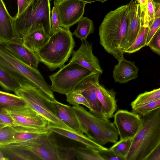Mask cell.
<instances>
[{"instance_id": "obj_30", "label": "cell", "mask_w": 160, "mask_h": 160, "mask_svg": "<svg viewBox=\"0 0 160 160\" xmlns=\"http://www.w3.org/2000/svg\"><path fill=\"white\" fill-rule=\"evenodd\" d=\"M0 85L3 90L8 91L14 92L21 87L9 74L0 68Z\"/></svg>"}, {"instance_id": "obj_13", "label": "cell", "mask_w": 160, "mask_h": 160, "mask_svg": "<svg viewBox=\"0 0 160 160\" xmlns=\"http://www.w3.org/2000/svg\"><path fill=\"white\" fill-rule=\"evenodd\" d=\"M113 117L120 140L134 138L142 127L141 117L132 112L119 110Z\"/></svg>"}, {"instance_id": "obj_25", "label": "cell", "mask_w": 160, "mask_h": 160, "mask_svg": "<svg viewBox=\"0 0 160 160\" xmlns=\"http://www.w3.org/2000/svg\"><path fill=\"white\" fill-rule=\"evenodd\" d=\"M27 105L26 101L21 97L16 94L0 91V108H15Z\"/></svg>"}, {"instance_id": "obj_37", "label": "cell", "mask_w": 160, "mask_h": 160, "mask_svg": "<svg viewBox=\"0 0 160 160\" xmlns=\"http://www.w3.org/2000/svg\"><path fill=\"white\" fill-rule=\"evenodd\" d=\"M13 119L4 108H0V128L8 126H13Z\"/></svg>"}, {"instance_id": "obj_39", "label": "cell", "mask_w": 160, "mask_h": 160, "mask_svg": "<svg viewBox=\"0 0 160 160\" xmlns=\"http://www.w3.org/2000/svg\"><path fill=\"white\" fill-rule=\"evenodd\" d=\"M149 29L146 42V46L160 28V17L155 18L154 21L149 26Z\"/></svg>"}, {"instance_id": "obj_29", "label": "cell", "mask_w": 160, "mask_h": 160, "mask_svg": "<svg viewBox=\"0 0 160 160\" xmlns=\"http://www.w3.org/2000/svg\"><path fill=\"white\" fill-rule=\"evenodd\" d=\"M75 148L74 153L78 160H103L98 151L88 146Z\"/></svg>"}, {"instance_id": "obj_1", "label": "cell", "mask_w": 160, "mask_h": 160, "mask_svg": "<svg viewBox=\"0 0 160 160\" xmlns=\"http://www.w3.org/2000/svg\"><path fill=\"white\" fill-rule=\"evenodd\" d=\"M128 13V4L111 11L105 16L99 28L100 44L118 61L124 57L120 45L127 32Z\"/></svg>"}, {"instance_id": "obj_3", "label": "cell", "mask_w": 160, "mask_h": 160, "mask_svg": "<svg viewBox=\"0 0 160 160\" xmlns=\"http://www.w3.org/2000/svg\"><path fill=\"white\" fill-rule=\"evenodd\" d=\"M141 117L142 127L133 138L125 160H145L160 142V108Z\"/></svg>"}, {"instance_id": "obj_46", "label": "cell", "mask_w": 160, "mask_h": 160, "mask_svg": "<svg viewBox=\"0 0 160 160\" xmlns=\"http://www.w3.org/2000/svg\"><path fill=\"white\" fill-rule=\"evenodd\" d=\"M156 4L157 8H158L160 5V0H152Z\"/></svg>"}, {"instance_id": "obj_27", "label": "cell", "mask_w": 160, "mask_h": 160, "mask_svg": "<svg viewBox=\"0 0 160 160\" xmlns=\"http://www.w3.org/2000/svg\"><path fill=\"white\" fill-rule=\"evenodd\" d=\"M160 99V88L139 94L131 103L132 109L137 108L150 102Z\"/></svg>"}, {"instance_id": "obj_31", "label": "cell", "mask_w": 160, "mask_h": 160, "mask_svg": "<svg viewBox=\"0 0 160 160\" xmlns=\"http://www.w3.org/2000/svg\"><path fill=\"white\" fill-rule=\"evenodd\" d=\"M133 138L120 140L109 149L125 160Z\"/></svg>"}, {"instance_id": "obj_12", "label": "cell", "mask_w": 160, "mask_h": 160, "mask_svg": "<svg viewBox=\"0 0 160 160\" xmlns=\"http://www.w3.org/2000/svg\"><path fill=\"white\" fill-rule=\"evenodd\" d=\"M14 122L13 126L44 129L49 124L48 121L29 105L15 108H4Z\"/></svg>"}, {"instance_id": "obj_28", "label": "cell", "mask_w": 160, "mask_h": 160, "mask_svg": "<svg viewBox=\"0 0 160 160\" xmlns=\"http://www.w3.org/2000/svg\"><path fill=\"white\" fill-rule=\"evenodd\" d=\"M149 29V27L141 26L134 41L130 47L124 51V53H133L146 46Z\"/></svg>"}, {"instance_id": "obj_23", "label": "cell", "mask_w": 160, "mask_h": 160, "mask_svg": "<svg viewBox=\"0 0 160 160\" xmlns=\"http://www.w3.org/2000/svg\"><path fill=\"white\" fill-rule=\"evenodd\" d=\"M13 126L15 130L14 142H16L32 141L43 135L52 132L48 128L44 129H38L18 126Z\"/></svg>"}, {"instance_id": "obj_19", "label": "cell", "mask_w": 160, "mask_h": 160, "mask_svg": "<svg viewBox=\"0 0 160 160\" xmlns=\"http://www.w3.org/2000/svg\"><path fill=\"white\" fill-rule=\"evenodd\" d=\"M52 104L57 116L69 129L83 133L72 107L61 103L56 99L52 101Z\"/></svg>"}, {"instance_id": "obj_20", "label": "cell", "mask_w": 160, "mask_h": 160, "mask_svg": "<svg viewBox=\"0 0 160 160\" xmlns=\"http://www.w3.org/2000/svg\"><path fill=\"white\" fill-rule=\"evenodd\" d=\"M96 91L107 118L108 119L112 118L117 108L116 92L113 89H106L99 82L96 85Z\"/></svg>"}, {"instance_id": "obj_26", "label": "cell", "mask_w": 160, "mask_h": 160, "mask_svg": "<svg viewBox=\"0 0 160 160\" xmlns=\"http://www.w3.org/2000/svg\"><path fill=\"white\" fill-rule=\"evenodd\" d=\"M141 26L149 27L155 20V15L158 8L152 0H148L145 7H141Z\"/></svg>"}, {"instance_id": "obj_44", "label": "cell", "mask_w": 160, "mask_h": 160, "mask_svg": "<svg viewBox=\"0 0 160 160\" xmlns=\"http://www.w3.org/2000/svg\"><path fill=\"white\" fill-rule=\"evenodd\" d=\"M160 17V5L159 7L156 10L155 15V18H158Z\"/></svg>"}, {"instance_id": "obj_21", "label": "cell", "mask_w": 160, "mask_h": 160, "mask_svg": "<svg viewBox=\"0 0 160 160\" xmlns=\"http://www.w3.org/2000/svg\"><path fill=\"white\" fill-rule=\"evenodd\" d=\"M50 37L43 25L41 24L38 28L25 35L22 41L27 47L37 52L46 43Z\"/></svg>"}, {"instance_id": "obj_6", "label": "cell", "mask_w": 160, "mask_h": 160, "mask_svg": "<svg viewBox=\"0 0 160 160\" xmlns=\"http://www.w3.org/2000/svg\"><path fill=\"white\" fill-rule=\"evenodd\" d=\"M72 107L82 132L89 138L102 146L118 141L119 134L114 123L94 115L82 106Z\"/></svg>"}, {"instance_id": "obj_42", "label": "cell", "mask_w": 160, "mask_h": 160, "mask_svg": "<svg viewBox=\"0 0 160 160\" xmlns=\"http://www.w3.org/2000/svg\"><path fill=\"white\" fill-rule=\"evenodd\" d=\"M136 1L141 7H144L146 5L148 0H136Z\"/></svg>"}, {"instance_id": "obj_45", "label": "cell", "mask_w": 160, "mask_h": 160, "mask_svg": "<svg viewBox=\"0 0 160 160\" xmlns=\"http://www.w3.org/2000/svg\"><path fill=\"white\" fill-rule=\"evenodd\" d=\"M9 159L6 157L3 153L0 151V160H9Z\"/></svg>"}, {"instance_id": "obj_10", "label": "cell", "mask_w": 160, "mask_h": 160, "mask_svg": "<svg viewBox=\"0 0 160 160\" xmlns=\"http://www.w3.org/2000/svg\"><path fill=\"white\" fill-rule=\"evenodd\" d=\"M61 26L69 28L83 16L86 2L80 0H54Z\"/></svg>"}, {"instance_id": "obj_22", "label": "cell", "mask_w": 160, "mask_h": 160, "mask_svg": "<svg viewBox=\"0 0 160 160\" xmlns=\"http://www.w3.org/2000/svg\"><path fill=\"white\" fill-rule=\"evenodd\" d=\"M48 128L53 132L82 143L98 151L108 149L107 148L96 143L83 133L78 132L67 128L52 125H49Z\"/></svg>"}, {"instance_id": "obj_40", "label": "cell", "mask_w": 160, "mask_h": 160, "mask_svg": "<svg viewBox=\"0 0 160 160\" xmlns=\"http://www.w3.org/2000/svg\"><path fill=\"white\" fill-rule=\"evenodd\" d=\"M34 0H17L18 10L15 16L21 14Z\"/></svg>"}, {"instance_id": "obj_11", "label": "cell", "mask_w": 160, "mask_h": 160, "mask_svg": "<svg viewBox=\"0 0 160 160\" xmlns=\"http://www.w3.org/2000/svg\"><path fill=\"white\" fill-rule=\"evenodd\" d=\"M101 75L98 72L92 73L80 81L74 89L80 92L86 99L90 107V112L98 117L109 120L98 99L96 91V85L99 82Z\"/></svg>"}, {"instance_id": "obj_16", "label": "cell", "mask_w": 160, "mask_h": 160, "mask_svg": "<svg viewBox=\"0 0 160 160\" xmlns=\"http://www.w3.org/2000/svg\"><path fill=\"white\" fill-rule=\"evenodd\" d=\"M16 58L31 66L37 68L40 62L35 52L27 47L21 40L0 44Z\"/></svg>"}, {"instance_id": "obj_8", "label": "cell", "mask_w": 160, "mask_h": 160, "mask_svg": "<svg viewBox=\"0 0 160 160\" xmlns=\"http://www.w3.org/2000/svg\"><path fill=\"white\" fill-rule=\"evenodd\" d=\"M14 92L16 95L22 98L28 105L46 120L49 125L68 129L57 116L52 105V101L36 87L26 84Z\"/></svg>"}, {"instance_id": "obj_24", "label": "cell", "mask_w": 160, "mask_h": 160, "mask_svg": "<svg viewBox=\"0 0 160 160\" xmlns=\"http://www.w3.org/2000/svg\"><path fill=\"white\" fill-rule=\"evenodd\" d=\"M94 30L92 21L87 17L82 16L78 21L77 27L72 33L81 41L86 40L89 34L94 33Z\"/></svg>"}, {"instance_id": "obj_4", "label": "cell", "mask_w": 160, "mask_h": 160, "mask_svg": "<svg viewBox=\"0 0 160 160\" xmlns=\"http://www.w3.org/2000/svg\"><path fill=\"white\" fill-rule=\"evenodd\" d=\"M0 68L6 72L21 86L26 84L40 89L50 100L54 101L53 92L37 68L19 60L0 45Z\"/></svg>"}, {"instance_id": "obj_38", "label": "cell", "mask_w": 160, "mask_h": 160, "mask_svg": "<svg viewBox=\"0 0 160 160\" xmlns=\"http://www.w3.org/2000/svg\"><path fill=\"white\" fill-rule=\"evenodd\" d=\"M98 152L103 160H124L122 157L109 149L99 150Z\"/></svg>"}, {"instance_id": "obj_15", "label": "cell", "mask_w": 160, "mask_h": 160, "mask_svg": "<svg viewBox=\"0 0 160 160\" xmlns=\"http://www.w3.org/2000/svg\"><path fill=\"white\" fill-rule=\"evenodd\" d=\"M81 41L79 48L77 50H73L69 62L76 63L93 72L102 75V70L98 59L92 53V43L87 40Z\"/></svg>"}, {"instance_id": "obj_14", "label": "cell", "mask_w": 160, "mask_h": 160, "mask_svg": "<svg viewBox=\"0 0 160 160\" xmlns=\"http://www.w3.org/2000/svg\"><path fill=\"white\" fill-rule=\"evenodd\" d=\"M128 5V24L126 35L122 42L120 48L124 51L132 44L141 29V8L136 0H130Z\"/></svg>"}, {"instance_id": "obj_36", "label": "cell", "mask_w": 160, "mask_h": 160, "mask_svg": "<svg viewBox=\"0 0 160 160\" xmlns=\"http://www.w3.org/2000/svg\"><path fill=\"white\" fill-rule=\"evenodd\" d=\"M147 46L160 56V28L152 38Z\"/></svg>"}, {"instance_id": "obj_5", "label": "cell", "mask_w": 160, "mask_h": 160, "mask_svg": "<svg viewBox=\"0 0 160 160\" xmlns=\"http://www.w3.org/2000/svg\"><path fill=\"white\" fill-rule=\"evenodd\" d=\"M69 28H63L51 35L46 43L35 52L40 62L51 71L64 65L75 46Z\"/></svg>"}, {"instance_id": "obj_9", "label": "cell", "mask_w": 160, "mask_h": 160, "mask_svg": "<svg viewBox=\"0 0 160 160\" xmlns=\"http://www.w3.org/2000/svg\"><path fill=\"white\" fill-rule=\"evenodd\" d=\"M49 76L53 92L66 94L74 89L84 78L95 73L75 63L69 62Z\"/></svg>"}, {"instance_id": "obj_34", "label": "cell", "mask_w": 160, "mask_h": 160, "mask_svg": "<svg viewBox=\"0 0 160 160\" xmlns=\"http://www.w3.org/2000/svg\"><path fill=\"white\" fill-rule=\"evenodd\" d=\"M160 108V99L150 102L137 108L132 109V112L140 117L146 114Z\"/></svg>"}, {"instance_id": "obj_41", "label": "cell", "mask_w": 160, "mask_h": 160, "mask_svg": "<svg viewBox=\"0 0 160 160\" xmlns=\"http://www.w3.org/2000/svg\"><path fill=\"white\" fill-rule=\"evenodd\" d=\"M145 160H160V142Z\"/></svg>"}, {"instance_id": "obj_2", "label": "cell", "mask_w": 160, "mask_h": 160, "mask_svg": "<svg viewBox=\"0 0 160 160\" xmlns=\"http://www.w3.org/2000/svg\"><path fill=\"white\" fill-rule=\"evenodd\" d=\"M52 132L29 142H14L8 144L6 151L12 160H61L62 146L59 145Z\"/></svg>"}, {"instance_id": "obj_18", "label": "cell", "mask_w": 160, "mask_h": 160, "mask_svg": "<svg viewBox=\"0 0 160 160\" xmlns=\"http://www.w3.org/2000/svg\"><path fill=\"white\" fill-rule=\"evenodd\" d=\"M138 70L134 62L127 60L123 57L114 66L113 78L115 82L127 83L137 78Z\"/></svg>"}, {"instance_id": "obj_32", "label": "cell", "mask_w": 160, "mask_h": 160, "mask_svg": "<svg viewBox=\"0 0 160 160\" xmlns=\"http://www.w3.org/2000/svg\"><path fill=\"white\" fill-rule=\"evenodd\" d=\"M65 95L66 100L70 104L75 106H78L80 104H82L90 110V107L87 100L78 91L74 89Z\"/></svg>"}, {"instance_id": "obj_17", "label": "cell", "mask_w": 160, "mask_h": 160, "mask_svg": "<svg viewBox=\"0 0 160 160\" xmlns=\"http://www.w3.org/2000/svg\"><path fill=\"white\" fill-rule=\"evenodd\" d=\"M18 39L13 23L3 0H0V44Z\"/></svg>"}, {"instance_id": "obj_35", "label": "cell", "mask_w": 160, "mask_h": 160, "mask_svg": "<svg viewBox=\"0 0 160 160\" xmlns=\"http://www.w3.org/2000/svg\"><path fill=\"white\" fill-rule=\"evenodd\" d=\"M51 25L52 34L61 30L64 28L61 25L58 12L54 6L53 7L51 11Z\"/></svg>"}, {"instance_id": "obj_7", "label": "cell", "mask_w": 160, "mask_h": 160, "mask_svg": "<svg viewBox=\"0 0 160 160\" xmlns=\"http://www.w3.org/2000/svg\"><path fill=\"white\" fill-rule=\"evenodd\" d=\"M51 0H34L20 15L13 17L15 30L18 38L23 37L42 24L47 32L52 34L51 25Z\"/></svg>"}, {"instance_id": "obj_33", "label": "cell", "mask_w": 160, "mask_h": 160, "mask_svg": "<svg viewBox=\"0 0 160 160\" xmlns=\"http://www.w3.org/2000/svg\"><path fill=\"white\" fill-rule=\"evenodd\" d=\"M15 132V128L12 126L0 128V147L14 142Z\"/></svg>"}, {"instance_id": "obj_43", "label": "cell", "mask_w": 160, "mask_h": 160, "mask_svg": "<svg viewBox=\"0 0 160 160\" xmlns=\"http://www.w3.org/2000/svg\"><path fill=\"white\" fill-rule=\"evenodd\" d=\"M86 2L87 3H91L92 2H94L96 1H99L103 3L105 1L108 0H80Z\"/></svg>"}]
</instances>
